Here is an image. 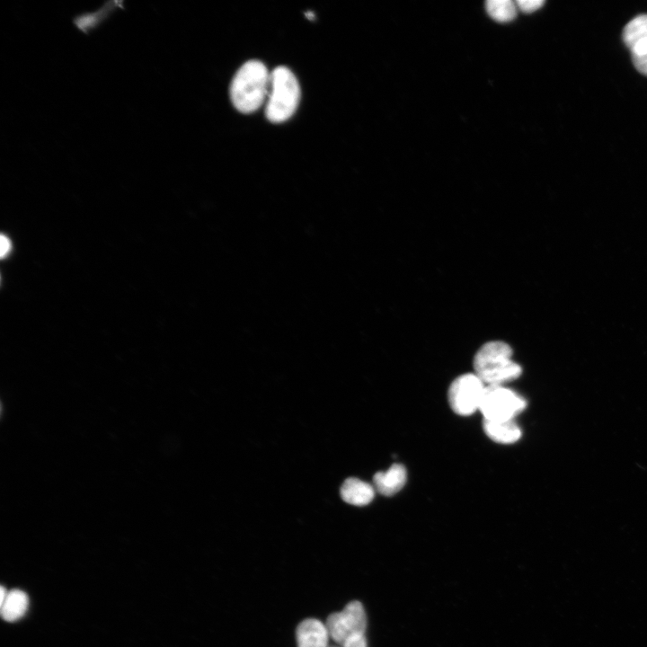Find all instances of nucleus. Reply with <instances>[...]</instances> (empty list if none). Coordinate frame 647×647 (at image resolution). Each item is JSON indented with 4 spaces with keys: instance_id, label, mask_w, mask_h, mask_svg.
<instances>
[{
    "instance_id": "obj_15",
    "label": "nucleus",
    "mask_w": 647,
    "mask_h": 647,
    "mask_svg": "<svg viewBox=\"0 0 647 647\" xmlns=\"http://www.w3.org/2000/svg\"><path fill=\"white\" fill-rule=\"evenodd\" d=\"M329 647H367V640L365 635L354 637L343 645H330Z\"/></svg>"
},
{
    "instance_id": "obj_18",
    "label": "nucleus",
    "mask_w": 647,
    "mask_h": 647,
    "mask_svg": "<svg viewBox=\"0 0 647 647\" xmlns=\"http://www.w3.org/2000/svg\"><path fill=\"white\" fill-rule=\"evenodd\" d=\"M7 595V591L2 586L0 589V605L4 601Z\"/></svg>"
},
{
    "instance_id": "obj_5",
    "label": "nucleus",
    "mask_w": 647,
    "mask_h": 647,
    "mask_svg": "<svg viewBox=\"0 0 647 647\" xmlns=\"http://www.w3.org/2000/svg\"><path fill=\"white\" fill-rule=\"evenodd\" d=\"M330 638L343 645L350 639L365 635L367 616L359 601H351L340 612L331 614L326 620Z\"/></svg>"
},
{
    "instance_id": "obj_17",
    "label": "nucleus",
    "mask_w": 647,
    "mask_h": 647,
    "mask_svg": "<svg viewBox=\"0 0 647 647\" xmlns=\"http://www.w3.org/2000/svg\"><path fill=\"white\" fill-rule=\"evenodd\" d=\"M0 254L1 258L4 259L12 250V242L6 235H2L0 238Z\"/></svg>"
},
{
    "instance_id": "obj_3",
    "label": "nucleus",
    "mask_w": 647,
    "mask_h": 647,
    "mask_svg": "<svg viewBox=\"0 0 647 647\" xmlns=\"http://www.w3.org/2000/svg\"><path fill=\"white\" fill-rule=\"evenodd\" d=\"M300 98L298 82L294 74L280 66L270 72L265 114L270 122L288 120L297 110Z\"/></svg>"
},
{
    "instance_id": "obj_10",
    "label": "nucleus",
    "mask_w": 647,
    "mask_h": 647,
    "mask_svg": "<svg viewBox=\"0 0 647 647\" xmlns=\"http://www.w3.org/2000/svg\"><path fill=\"white\" fill-rule=\"evenodd\" d=\"M483 426L486 435L497 443H514L521 437V430L513 420L501 421L483 420Z\"/></svg>"
},
{
    "instance_id": "obj_16",
    "label": "nucleus",
    "mask_w": 647,
    "mask_h": 647,
    "mask_svg": "<svg viewBox=\"0 0 647 647\" xmlns=\"http://www.w3.org/2000/svg\"><path fill=\"white\" fill-rule=\"evenodd\" d=\"M635 68L642 74L647 75V52L639 57H632Z\"/></svg>"
},
{
    "instance_id": "obj_4",
    "label": "nucleus",
    "mask_w": 647,
    "mask_h": 647,
    "mask_svg": "<svg viewBox=\"0 0 647 647\" xmlns=\"http://www.w3.org/2000/svg\"><path fill=\"white\" fill-rule=\"evenodd\" d=\"M523 397L503 386H486L479 410L483 420L510 421L526 408Z\"/></svg>"
},
{
    "instance_id": "obj_14",
    "label": "nucleus",
    "mask_w": 647,
    "mask_h": 647,
    "mask_svg": "<svg viewBox=\"0 0 647 647\" xmlns=\"http://www.w3.org/2000/svg\"><path fill=\"white\" fill-rule=\"evenodd\" d=\"M517 6L527 13H533L538 10L544 4V0H518L516 2Z\"/></svg>"
},
{
    "instance_id": "obj_2",
    "label": "nucleus",
    "mask_w": 647,
    "mask_h": 647,
    "mask_svg": "<svg viewBox=\"0 0 647 647\" xmlns=\"http://www.w3.org/2000/svg\"><path fill=\"white\" fill-rule=\"evenodd\" d=\"M474 369L486 386H503L522 373L521 367L512 360L511 347L502 341L483 344L474 355Z\"/></svg>"
},
{
    "instance_id": "obj_11",
    "label": "nucleus",
    "mask_w": 647,
    "mask_h": 647,
    "mask_svg": "<svg viewBox=\"0 0 647 647\" xmlns=\"http://www.w3.org/2000/svg\"><path fill=\"white\" fill-rule=\"evenodd\" d=\"M29 598L20 589L7 592L4 601L0 605L1 616L7 622H14L24 616L28 609Z\"/></svg>"
},
{
    "instance_id": "obj_8",
    "label": "nucleus",
    "mask_w": 647,
    "mask_h": 647,
    "mask_svg": "<svg viewBox=\"0 0 647 647\" xmlns=\"http://www.w3.org/2000/svg\"><path fill=\"white\" fill-rule=\"evenodd\" d=\"M406 478L405 467L401 464H394L386 471L375 474L374 488L385 496H392L403 487Z\"/></svg>"
},
{
    "instance_id": "obj_19",
    "label": "nucleus",
    "mask_w": 647,
    "mask_h": 647,
    "mask_svg": "<svg viewBox=\"0 0 647 647\" xmlns=\"http://www.w3.org/2000/svg\"><path fill=\"white\" fill-rule=\"evenodd\" d=\"M305 15H306V17L307 19H309V20H314V19H315V13H314L313 12H311V11L306 12V13H305Z\"/></svg>"
},
{
    "instance_id": "obj_13",
    "label": "nucleus",
    "mask_w": 647,
    "mask_h": 647,
    "mask_svg": "<svg viewBox=\"0 0 647 647\" xmlns=\"http://www.w3.org/2000/svg\"><path fill=\"white\" fill-rule=\"evenodd\" d=\"M623 40L630 49L634 44L647 38V14H641L631 20L624 28Z\"/></svg>"
},
{
    "instance_id": "obj_12",
    "label": "nucleus",
    "mask_w": 647,
    "mask_h": 647,
    "mask_svg": "<svg viewBox=\"0 0 647 647\" xmlns=\"http://www.w3.org/2000/svg\"><path fill=\"white\" fill-rule=\"evenodd\" d=\"M517 4L510 0H489L486 2L488 14L496 22H507L517 15Z\"/></svg>"
},
{
    "instance_id": "obj_9",
    "label": "nucleus",
    "mask_w": 647,
    "mask_h": 647,
    "mask_svg": "<svg viewBox=\"0 0 647 647\" xmlns=\"http://www.w3.org/2000/svg\"><path fill=\"white\" fill-rule=\"evenodd\" d=\"M340 493L345 502L355 506H365L374 499L375 488L364 481L350 477L343 482Z\"/></svg>"
},
{
    "instance_id": "obj_7",
    "label": "nucleus",
    "mask_w": 647,
    "mask_h": 647,
    "mask_svg": "<svg viewBox=\"0 0 647 647\" xmlns=\"http://www.w3.org/2000/svg\"><path fill=\"white\" fill-rule=\"evenodd\" d=\"M297 647H329L330 634L326 625L315 618L303 620L297 627Z\"/></svg>"
},
{
    "instance_id": "obj_1",
    "label": "nucleus",
    "mask_w": 647,
    "mask_h": 647,
    "mask_svg": "<svg viewBox=\"0 0 647 647\" xmlns=\"http://www.w3.org/2000/svg\"><path fill=\"white\" fill-rule=\"evenodd\" d=\"M270 73L259 60L244 63L235 75L230 96L236 110L243 113H251L261 106L268 97Z\"/></svg>"
},
{
    "instance_id": "obj_6",
    "label": "nucleus",
    "mask_w": 647,
    "mask_h": 647,
    "mask_svg": "<svg viewBox=\"0 0 647 647\" xmlns=\"http://www.w3.org/2000/svg\"><path fill=\"white\" fill-rule=\"evenodd\" d=\"M486 385L474 373L457 377L448 388L451 409L458 415L468 416L479 410Z\"/></svg>"
}]
</instances>
